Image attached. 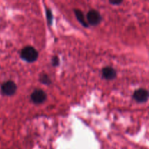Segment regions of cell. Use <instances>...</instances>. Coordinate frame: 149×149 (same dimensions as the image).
<instances>
[{"label":"cell","mask_w":149,"mask_h":149,"mask_svg":"<svg viewBox=\"0 0 149 149\" xmlns=\"http://www.w3.org/2000/svg\"><path fill=\"white\" fill-rule=\"evenodd\" d=\"M87 19L89 24L92 25V26H96V25L99 24L100 22L101 21L102 17L100 13H99V12L93 10H90L87 13Z\"/></svg>","instance_id":"3"},{"label":"cell","mask_w":149,"mask_h":149,"mask_svg":"<svg viewBox=\"0 0 149 149\" xmlns=\"http://www.w3.org/2000/svg\"><path fill=\"white\" fill-rule=\"evenodd\" d=\"M47 98V95L43 90H36L32 93L31 95V99L35 104H41Z\"/></svg>","instance_id":"4"},{"label":"cell","mask_w":149,"mask_h":149,"mask_svg":"<svg viewBox=\"0 0 149 149\" xmlns=\"http://www.w3.org/2000/svg\"><path fill=\"white\" fill-rule=\"evenodd\" d=\"M52 65H54V66L58 65V64H59V59H58V57H54L53 59H52Z\"/></svg>","instance_id":"10"},{"label":"cell","mask_w":149,"mask_h":149,"mask_svg":"<svg viewBox=\"0 0 149 149\" xmlns=\"http://www.w3.org/2000/svg\"><path fill=\"white\" fill-rule=\"evenodd\" d=\"M38 55L39 54H38L37 50L34 47L31 46L24 47L20 52V57L22 59L29 63L36 61L38 58Z\"/></svg>","instance_id":"1"},{"label":"cell","mask_w":149,"mask_h":149,"mask_svg":"<svg viewBox=\"0 0 149 149\" xmlns=\"http://www.w3.org/2000/svg\"><path fill=\"white\" fill-rule=\"evenodd\" d=\"M110 3H111V4H121V3H122V1H110Z\"/></svg>","instance_id":"11"},{"label":"cell","mask_w":149,"mask_h":149,"mask_svg":"<svg viewBox=\"0 0 149 149\" xmlns=\"http://www.w3.org/2000/svg\"><path fill=\"white\" fill-rule=\"evenodd\" d=\"M40 81L41 82L45 84H50L51 81H50V79L48 77L47 75H42V77H40Z\"/></svg>","instance_id":"8"},{"label":"cell","mask_w":149,"mask_h":149,"mask_svg":"<svg viewBox=\"0 0 149 149\" xmlns=\"http://www.w3.org/2000/svg\"><path fill=\"white\" fill-rule=\"evenodd\" d=\"M74 12H75L76 16H77V19H78L80 23L83 25V26L87 27V26H88V24L86 23L85 17H84V14L82 13V12L79 10H74Z\"/></svg>","instance_id":"7"},{"label":"cell","mask_w":149,"mask_h":149,"mask_svg":"<svg viewBox=\"0 0 149 149\" xmlns=\"http://www.w3.org/2000/svg\"><path fill=\"white\" fill-rule=\"evenodd\" d=\"M1 90L3 95L11 96L15 93L16 90H17V86L13 81H7L1 85Z\"/></svg>","instance_id":"2"},{"label":"cell","mask_w":149,"mask_h":149,"mask_svg":"<svg viewBox=\"0 0 149 149\" xmlns=\"http://www.w3.org/2000/svg\"><path fill=\"white\" fill-rule=\"evenodd\" d=\"M133 97L138 103H145L148 100V93L145 89H139L135 92Z\"/></svg>","instance_id":"5"},{"label":"cell","mask_w":149,"mask_h":149,"mask_svg":"<svg viewBox=\"0 0 149 149\" xmlns=\"http://www.w3.org/2000/svg\"><path fill=\"white\" fill-rule=\"evenodd\" d=\"M103 77L107 80H112L114 78H116V72L115 69H113L111 67H106L102 71Z\"/></svg>","instance_id":"6"},{"label":"cell","mask_w":149,"mask_h":149,"mask_svg":"<svg viewBox=\"0 0 149 149\" xmlns=\"http://www.w3.org/2000/svg\"><path fill=\"white\" fill-rule=\"evenodd\" d=\"M47 17L48 22H49V24H51V23H52V13H51V10H47Z\"/></svg>","instance_id":"9"}]
</instances>
